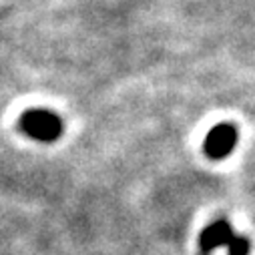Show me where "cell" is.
I'll list each match as a JSON object with an SVG mask.
<instances>
[{
    "label": "cell",
    "instance_id": "4",
    "mask_svg": "<svg viewBox=\"0 0 255 255\" xmlns=\"http://www.w3.org/2000/svg\"><path fill=\"white\" fill-rule=\"evenodd\" d=\"M227 249H229V255H247L249 253V241L243 235H237L235 241Z\"/></svg>",
    "mask_w": 255,
    "mask_h": 255
},
{
    "label": "cell",
    "instance_id": "1",
    "mask_svg": "<svg viewBox=\"0 0 255 255\" xmlns=\"http://www.w3.org/2000/svg\"><path fill=\"white\" fill-rule=\"evenodd\" d=\"M20 129L34 141L52 143L62 133V121L58 119V115H54L50 111L32 109L20 117Z\"/></svg>",
    "mask_w": 255,
    "mask_h": 255
},
{
    "label": "cell",
    "instance_id": "3",
    "mask_svg": "<svg viewBox=\"0 0 255 255\" xmlns=\"http://www.w3.org/2000/svg\"><path fill=\"white\" fill-rule=\"evenodd\" d=\"M235 237L237 235L233 233V227L229 225V221L217 219V221H213L211 225H207L201 231V237H199L201 253L207 255V253H211L217 247H229L235 241Z\"/></svg>",
    "mask_w": 255,
    "mask_h": 255
},
{
    "label": "cell",
    "instance_id": "2",
    "mask_svg": "<svg viewBox=\"0 0 255 255\" xmlns=\"http://www.w3.org/2000/svg\"><path fill=\"white\" fill-rule=\"evenodd\" d=\"M237 143V131L233 125H217L209 131L205 143H203V149L207 153V157L211 159H223L227 157L233 147Z\"/></svg>",
    "mask_w": 255,
    "mask_h": 255
}]
</instances>
